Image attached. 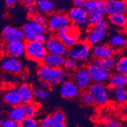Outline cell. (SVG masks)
<instances>
[{
    "instance_id": "1",
    "label": "cell",
    "mask_w": 127,
    "mask_h": 127,
    "mask_svg": "<svg viewBox=\"0 0 127 127\" xmlns=\"http://www.w3.org/2000/svg\"><path fill=\"white\" fill-rule=\"evenodd\" d=\"M37 73L41 81L47 82L52 85L62 84L66 78V73L63 69L47 67L43 65L39 66Z\"/></svg>"
},
{
    "instance_id": "2",
    "label": "cell",
    "mask_w": 127,
    "mask_h": 127,
    "mask_svg": "<svg viewBox=\"0 0 127 127\" xmlns=\"http://www.w3.org/2000/svg\"><path fill=\"white\" fill-rule=\"evenodd\" d=\"M80 30L72 24H70L58 32L56 36L63 44L69 48L80 41Z\"/></svg>"
},
{
    "instance_id": "3",
    "label": "cell",
    "mask_w": 127,
    "mask_h": 127,
    "mask_svg": "<svg viewBox=\"0 0 127 127\" xmlns=\"http://www.w3.org/2000/svg\"><path fill=\"white\" fill-rule=\"evenodd\" d=\"M48 54L44 44L34 41L25 42V55L29 60L42 64Z\"/></svg>"
},
{
    "instance_id": "4",
    "label": "cell",
    "mask_w": 127,
    "mask_h": 127,
    "mask_svg": "<svg viewBox=\"0 0 127 127\" xmlns=\"http://www.w3.org/2000/svg\"><path fill=\"white\" fill-rule=\"evenodd\" d=\"M109 24L106 20L99 23L97 25L92 26L91 31L89 32L85 42L92 46H96L104 40L108 35Z\"/></svg>"
},
{
    "instance_id": "5",
    "label": "cell",
    "mask_w": 127,
    "mask_h": 127,
    "mask_svg": "<svg viewBox=\"0 0 127 127\" xmlns=\"http://www.w3.org/2000/svg\"><path fill=\"white\" fill-rule=\"evenodd\" d=\"M91 46L85 41H79L70 48H68V58L75 62H85L91 55Z\"/></svg>"
},
{
    "instance_id": "6",
    "label": "cell",
    "mask_w": 127,
    "mask_h": 127,
    "mask_svg": "<svg viewBox=\"0 0 127 127\" xmlns=\"http://www.w3.org/2000/svg\"><path fill=\"white\" fill-rule=\"evenodd\" d=\"M70 24V20L66 13L56 11L48 18L46 27L48 30L51 32L55 34H58L60 31Z\"/></svg>"
},
{
    "instance_id": "7",
    "label": "cell",
    "mask_w": 127,
    "mask_h": 127,
    "mask_svg": "<svg viewBox=\"0 0 127 127\" xmlns=\"http://www.w3.org/2000/svg\"><path fill=\"white\" fill-rule=\"evenodd\" d=\"M48 28L46 25H42L36 24L30 20L27 22L22 27V31L24 37V40L27 42L34 41L37 35L46 34L48 32Z\"/></svg>"
},
{
    "instance_id": "8",
    "label": "cell",
    "mask_w": 127,
    "mask_h": 127,
    "mask_svg": "<svg viewBox=\"0 0 127 127\" xmlns=\"http://www.w3.org/2000/svg\"><path fill=\"white\" fill-rule=\"evenodd\" d=\"M88 91L93 97L95 104L104 105L109 100V90L105 84H91L89 87Z\"/></svg>"
},
{
    "instance_id": "9",
    "label": "cell",
    "mask_w": 127,
    "mask_h": 127,
    "mask_svg": "<svg viewBox=\"0 0 127 127\" xmlns=\"http://www.w3.org/2000/svg\"><path fill=\"white\" fill-rule=\"evenodd\" d=\"M84 9L89 18L97 16L104 19L108 16L106 10V1L103 0H87Z\"/></svg>"
},
{
    "instance_id": "10",
    "label": "cell",
    "mask_w": 127,
    "mask_h": 127,
    "mask_svg": "<svg viewBox=\"0 0 127 127\" xmlns=\"http://www.w3.org/2000/svg\"><path fill=\"white\" fill-rule=\"evenodd\" d=\"M87 68L92 84H105L108 83L111 75L110 72L102 70L94 62L90 63Z\"/></svg>"
},
{
    "instance_id": "11",
    "label": "cell",
    "mask_w": 127,
    "mask_h": 127,
    "mask_svg": "<svg viewBox=\"0 0 127 127\" xmlns=\"http://www.w3.org/2000/svg\"><path fill=\"white\" fill-rule=\"evenodd\" d=\"M68 17L70 24L77 27H83L88 24L89 17L84 8L73 7L68 13Z\"/></svg>"
},
{
    "instance_id": "12",
    "label": "cell",
    "mask_w": 127,
    "mask_h": 127,
    "mask_svg": "<svg viewBox=\"0 0 127 127\" xmlns=\"http://www.w3.org/2000/svg\"><path fill=\"white\" fill-rule=\"evenodd\" d=\"M73 78L75 84L80 90H85L91 84V80L87 66H81L74 71Z\"/></svg>"
},
{
    "instance_id": "13",
    "label": "cell",
    "mask_w": 127,
    "mask_h": 127,
    "mask_svg": "<svg viewBox=\"0 0 127 127\" xmlns=\"http://www.w3.org/2000/svg\"><path fill=\"white\" fill-rule=\"evenodd\" d=\"M48 54L64 56L67 53L68 48L56 36H52L48 38L44 44Z\"/></svg>"
},
{
    "instance_id": "14",
    "label": "cell",
    "mask_w": 127,
    "mask_h": 127,
    "mask_svg": "<svg viewBox=\"0 0 127 127\" xmlns=\"http://www.w3.org/2000/svg\"><path fill=\"white\" fill-rule=\"evenodd\" d=\"M80 91L74 82L70 80L63 82L60 85V95L66 99H73L77 97L80 94Z\"/></svg>"
},
{
    "instance_id": "15",
    "label": "cell",
    "mask_w": 127,
    "mask_h": 127,
    "mask_svg": "<svg viewBox=\"0 0 127 127\" xmlns=\"http://www.w3.org/2000/svg\"><path fill=\"white\" fill-rule=\"evenodd\" d=\"M2 38L6 43L17 41H24V37L22 29L8 25L2 31Z\"/></svg>"
},
{
    "instance_id": "16",
    "label": "cell",
    "mask_w": 127,
    "mask_h": 127,
    "mask_svg": "<svg viewBox=\"0 0 127 127\" xmlns=\"http://www.w3.org/2000/svg\"><path fill=\"white\" fill-rule=\"evenodd\" d=\"M106 10L109 16L115 15H125L127 2L122 0H108L106 1Z\"/></svg>"
},
{
    "instance_id": "17",
    "label": "cell",
    "mask_w": 127,
    "mask_h": 127,
    "mask_svg": "<svg viewBox=\"0 0 127 127\" xmlns=\"http://www.w3.org/2000/svg\"><path fill=\"white\" fill-rule=\"evenodd\" d=\"M91 55L96 59H109L114 58L115 51L109 44H97L94 46Z\"/></svg>"
},
{
    "instance_id": "18",
    "label": "cell",
    "mask_w": 127,
    "mask_h": 127,
    "mask_svg": "<svg viewBox=\"0 0 127 127\" xmlns=\"http://www.w3.org/2000/svg\"><path fill=\"white\" fill-rule=\"evenodd\" d=\"M65 120L66 116L64 113L62 111H56L41 120L39 127H51L55 125L64 123Z\"/></svg>"
},
{
    "instance_id": "19",
    "label": "cell",
    "mask_w": 127,
    "mask_h": 127,
    "mask_svg": "<svg viewBox=\"0 0 127 127\" xmlns=\"http://www.w3.org/2000/svg\"><path fill=\"white\" fill-rule=\"evenodd\" d=\"M5 51L9 57L18 58L25 55V42L24 41H17L7 43L5 47Z\"/></svg>"
},
{
    "instance_id": "20",
    "label": "cell",
    "mask_w": 127,
    "mask_h": 127,
    "mask_svg": "<svg viewBox=\"0 0 127 127\" xmlns=\"http://www.w3.org/2000/svg\"><path fill=\"white\" fill-rule=\"evenodd\" d=\"M1 67L3 70L13 74H18L23 70L22 62L18 58L8 57L6 58L2 63Z\"/></svg>"
},
{
    "instance_id": "21",
    "label": "cell",
    "mask_w": 127,
    "mask_h": 127,
    "mask_svg": "<svg viewBox=\"0 0 127 127\" xmlns=\"http://www.w3.org/2000/svg\"><path fill=\"white\" fill-rule=\"evenodd\" d=\"M65 60L66 58L64 56L48 54L41 64L47 67L63 69Z\"/></svg>"
},
{
    "instance_id": "22",
    "label": "cell",
    "mask_w": 127,
    "mask_h": 127,
    "mask_svg": "<svg viewBox=\"0 0 127 127\" xmlns=\"http://www.w3.org/2000/svg\"><path fill=\"white\" fill-rule=\"evenodd\" d=\"M35 5L37 11L46 16L51 15L57 10L56 3L50 0H38L35 2Z\"/></svg>"
},
{
    "instance_id": "23",
    "label": "cell",
    "mask_w": 127,
    "mask_h": 127,
    "mask_svg": "<svg viewBox=\"0 0 127 127\" xmlns=\"http://www.w3.org/2000/svg\"><path fill=\"white\" fill-rule=\"evenodd\" d=\"M108 84L109 87L111 89L122 87L126 88L127 85V75L116 71L113 73L111 74Z\"/></svg>"
},
{
    "instance_id": "24",
    "label": "cell",
    "mask_w": 127,
    "mask_h": 127,
    "mask_svg": "<svg viewBox=\"0 0 127 127\" xmlns=\"http://www.w3.org/2000/svg\"><path fill=\"white\" fill-rule=\"evenodd\" d=\"M17 91L20 96L21 102L23 104L32 102L34 97L32 87L29 84H22L18 87Z\"/></svg>"
},
{
    "instance_id": "25",
    "label": "cell",
    "mask_w": 127,
    "mask_h": 127,
    "mask_svg": "<svg viewBox=\"0 0 127 127\" xmlns=\"http://www.w3.org/2000/svg\"><path fill=\"white\" fill-rule=\"evenodd\" d=\"M3 99L8 104L15 107L21 105V99L17 89H10L6 91L3 95Z\"/></svg>"
},
{
    "instance_id": "26",
    "label": "cell",
    "mask_w": 127,
    "mask_h": 127,
    "mask_svg": "<svg viewBox=\"0 0 127 127\" xmlns=\"http://www.w3.org/2000/svg\"><path fill=\"white\" fill-rule=\"evenodd\" d=\"M9 117H10V119L13 120L18 125L23 122V121L26 118V117H25L22 106L19 105V106H15V107H13V108L9 113Z\"/></svg>"
},
{
    "instance_id": "27",
    "label": "cell",
    "mask_w": 127,
    "mask_h": 127,
    "mask_svg": "<svg viewBox=\"0 0 127 127\" xmlns=\"http://www.w3.org/2000/svg\"><path fill=\"white\" fill-rule=\"evenodd\" d=\"M116 61L114 58L109 59H96L94 60V63L102 70L110 72L113 71V69H115Z\"/></svg>"
},
{
    "instance_id": "28",
    "label": "cell",
    "mask_w": 127,
    "mask_h": 127,
    "mask_svg": "<svg viewBox=\"0 0 127 127\" xmlns=\"http://www.w3.org/2000/svg\"><path fill=\"white\" fill-rule=\"evenodd\" d=\"M127 45V39L125 35L117 34L111 38L109 46L115 51L122 49Z\"/></svg>"
},
{
    "instance_id": "29",
    "label": "cell",
    "mask_w": 127,
    "mask_h": 127,
    "mask_svg": "<svg viewBox=\"0 0 127 127\" xmlns=\"http://www.w3.org/2000/svg\"><path fill=\"white\" fill-rule=\"evenodd\" d=\"M112 97L116 102L123 104L127 100V91L125 87L112 89Z\"/></svg>"
},
{
    "instance_id": "30",
    "label": "cell",
    "mask_w": 127,
    "mask_h": 127,
    "mask_svg": "<svg viewBox=\"0 0 127 127\" xmlns=\"http://www.w3.org/2000/svg\"><path fill=\"white\" fill-rule=\"evenodd\" d=\"M109 20L113 25L119 28H124L127 25V19L125 15H115L109 16Z\"/></svg>"
},
{
    "instance_id": "31",
    "label": "cell",
    "mask_w": 127,
    "mask_h": 127,
    "mask_svg": "<svg viewBox=\"0 0 127 127\" xmlns=\"http://www.w3.org/2000/svg\"><path fill=\"white\" fill-rule=\"evenodd\" d=\"M115 69L116 72L127 75V58L122 56L116 61Z\"/></svg>"
},
{
    "instance_id": "32",
    "label": "cell",
    "mask_w": 127,
    "mask_h": 127,
    "mask_svg": "<svg viewBox=\"0 0 127 127\" xmlns=\"http://www.w3.org/2000/svg\"><path fill=\"white\" fill-rule=\"evenodd\" d=\"M26 118H34L37 111L36 105L31 102L22 105Z\"/></svg>"
},
{
    "instance_id": "33",
    "label": "cell",
    "mask_w": 127,
    "mask_h": 127,
    "mask_svg": "<svg viewBox=\"0 0 127 127\" xmlns=\"http://www.w3.org/2000/svg\"><path fill=\"white\" fill-rule=\"evenodd\" d=\"M32 89L34 97L41 100H46L49 98V91L41 88V87H35Z\"/></svg>"
},
{
    "instance_id": "34",
    "label": "cell",
    "mask_w": 127,
    "mask_h": 127,
    "mask_svg": "<svg viewBox=\"0 0 127 127\" xmlns=\"http://www.w3.org/2000/svg\"><path fill=\"white\" fill-rule=\"evenodd\" d=\"M80 98L82 102L87 106H93L94 104H95L93 97L88 91H85L82 92Z\"/></svg>"
},
{
    "instance_id": "35",
    "label": "cell",
    "mask_w": 127,
    "mask_h": 127,
    "mask_svg": "<svg viewBox=\"0 0 127 127\" xmlns=\"http://www.w3.org/2000/svg\"><path fill=\"white\" fill-rule=\"evenodd\" d=\"M31 20H32L36 24H39V25H46L48 23V18L47 17V16L41 14L40 13L37 12L36 14L31 17Z\"/></svg>"
},
{
    "instance_id": "36",
    "label": "cell",
    "mask_w": 127,
    "mask_h": 127,
    "mask_svg": "<svg viewBox=\"0 0 127 127\" xmlns=\"http://www.w3.org/2000/svg\"><path fill=\"white\" fill-rule=\"evenodd\" d=\"M18 127H39L37 122L34 118H26L19 125Z\"/></svg>"
},
{
    "instance_id": "37",
    "label": "cell",
    "mask_w": 127,
    "mask_h": 127,
    "mask_svg": "<svg viewBox=\"0 0 127 127\" xmlns=\"http://www.w3.org/2000/svg\"><path fill=\"white\" fill-rule=\"evenodd\" d=\"M64 68L68 71H73L77 69V63L73 59L68 58H66L65 63H64Z\"/></svg>"
},
{
    "instance_id": "38",
    "label": "cell",
    "mask_w": 127,
    "mask_h": 127,
    "mask_svg": "<svg viewBox=\"0 0 127 127\" xmlns=\"http://www.w3.org/2000/svg\"><path fill=\"white\" fill-rule=\"evenodd\" d=\"M25 5V8L26 11H27L29 15L31 17L34 15L38 12L37 10L35 3H32V4H24Z\"/></svg>"
},
{
    "instance_id": "39",
    "label": "cell",
    "mask_w": 127,
    "mask_h": 127,
    "mask_svg": "<svg viewBox=\"0 0 127 127\" xmlns=\"http://www.w3.org/2000/svg\"><path fill=\"white\" fill-rule=\"evenodd\" d=\"M104 20V19L101 18V17H97V16H94V17H91L89 18L88 24H89L91 26H94V25H97L99 23L102 22Z\"/></svg>"
},
{
    "instance_id": "40",
    "label": "cell",
    "mask_w": 127,
    "mask_h": 127,
    "mask_svg": "<svg viewBox=\"0 0 127 127\" xmlns=\"http://www.w3.org/2000/svg\"><path fill=\"white\" fill-rule=\"evenodd\" d=\"M19 125L13 120L11 119H7V120H4L3 123L2 124L1 127H18Z\"/></svg>"
},
{
    "instance_id": "41",
    "label": "cell",
    "mask_w": 127,
    "mask_h": 127,
    "mask_svg": "<svg viewBox=\"0 0 127 127\" xmlns=\"http://www.w3.org/2000/svg\"><path fill=\"white\" fill-rule=\"evenodd\" d=\"M48 37L46 35V34H42V35H37L36 37L34 39V41L38 42V43L42 44H45L46 41H48Z\"/></svg>"
},
{
    "instance_id": "42",
    "label": "cell",
    "mask_w": 127,
    "mask_h": 127,
    "mask_svg": "<svg viewBox=\"0 0 127 127\" xmlns=\"http://www.w3.org/2000/svg\"><path fill=\"white\" fill-rule=\"evenodd\" d=\"M87 0H74L73 1L74 7L79 8H84L85 5Z\"/></svg>"
},
{
    "instance_id": "43",
    "label": "cell",
    "mask_w": 127,
    "mask_h": 127,
    "mask_svg": "<svg viewBox=\"0 0 127 127\" xmlns=\"http://www.w3.org/2000/svg\"><path fill=\"white\" fill-rule=\"evenodd\" d=\"M122 127V125L121 123L119 122L118 120H111L110 121H109L108 123V125L107 127Z\"/></svg>"
},
{
    "instance_id": "44",
    "label": "cell",
    "mask_w": 127,
    "mask_h": 127,
    "mask_svg": "<svg viewBox=\"0 0 127 127\" xmlns=\"http://www.w3.org/2000/svg\"><path fill=\"white\" fill-rule=\"evenodd\" d=\"M52 87H53V85L49 84V83L47 82L41 81V87L46 90V91H50L52 89Z\"/></svg>"
},
{
    "instance_id": "45",
    "label": "cell",
    "mask_w": 127,
    "mask_h": 127,
    "mask_svg": "<svg viewBox=\"0 0 127 127\" xmlns=\"http://www.w3.org/2000/svg\"><path fill=\"white\" fill-rule=\"evenodd\" d=\"M17 0H6L5 4L8 7H13L17 3Z\"/></svg>"
},
{
    "instance_id": "46",
    "label": "cell",
    "mask_w": 127,
    "mask_h": 127,
    "mask_svg": "<svg viewBox=\"0 0 127 127\" xmlns=\"http://www.w3.org/2000/svg\"><path fill=\"white\" fill-rule=\"evenodd\" d=\"M36 1L34 0H25L24 1V4H32V3H35Z\"/></svg>"
},
{
    "instance_id": "47",
    "label": "cell",
    "mask_w": 127,
    "mask_h": 127,
    "mask_svg": "<svg viewBox=\"0 0 127 127\" xmlns=\"http://www.w3.org/2000/svg\"><path fill=\"white\" fill-rule=\"evenodd\" d=\"M51 127H66L65 123H62V124H57L55 125H53Z\"/></svg>"
},
{
    "instance_id": "48",
    "label": "cell",
    "mask_w": 127,
    "mask_h": 127,
    "mask_svg": "<svg viewBox=\"0 0 127 127\" xmlns=\"http://www.w3.org/2000/svg\"><path fill=\"white\" fill-rule=\"evenodd\" d=\"M3 121H4V120H1V119H0V127H1L2 124H3Z\"/></svg>"
},
{
    "instance_id": "49",
    "label": "cell",
    "mask_w": 127,
    "mask_h": 127,
    "mask_svg": "<svg viewBox=\"0 0 127 127\" xmlns=\"http://www.w3.org/2000/svg\"><path fill=\"white\" fill-rule=\"evenodd\" d=\"M127 127L126 125H124V126H122V127Z\"/></svg>"
}]
</instances>
